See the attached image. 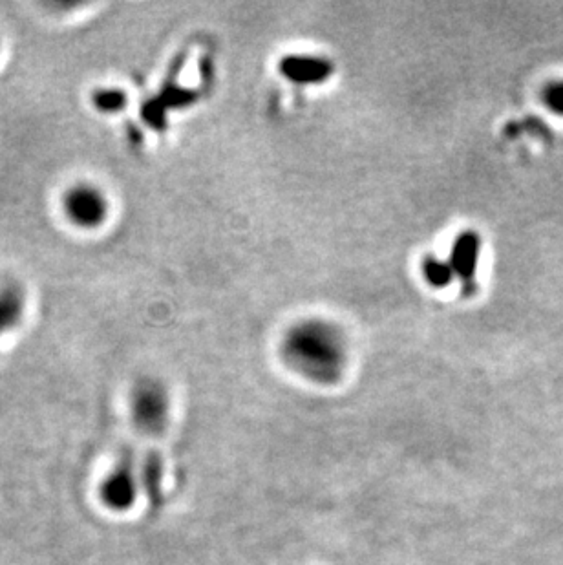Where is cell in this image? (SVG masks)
Segmentation results:
<instances>
[{
  "label": "cell",
  "instance_id": "cell-11",
  "mask_svg": "<svg viewBox=\"0 0 563 565\" xmlns=\"http://www.w3.org/2000/svg\"><path fill=\"white\" fill-rule=\"evenodd\" d=\"M145 474H147V489H149V494L150 496H154V500H156V496L160 494V459L150 458Z\"/></svg>",
  "mask_w": 563,
  "mask_h": 565
},
{
  "label": "cell",
  "instance_id": "cell-3",
  "mask_svg": "<svg viewBox=\"0 0 563 565\" xmlns=\"http://www.w3.org/2000/svg\"><path fill=\"white\" fill-rule=\"evenodd\" d=\"M64 216L70 224L83 231H96L105 225L110 214L108 196L94 183H74L61 200Z\"/></svg>",
  "mask_w": 563,
  "mask_h": 565
},
{
  "label": "cell",
  "instance_id": "cell-5",
  "mask_svg": "<svg viewBox=\"0 0 563 565\" xmlns=\"http://www.w3.org/2000/svg\"><path fill=\"white\" fill-rule=\"evenodd\" d=\"M26 313V295L17 284H0V339L15 330Z\"/></svg>",
  "mask_w": 563,
  "mask_h": 565
},
{
  "label": "cell",
  "instance_id": "cell-9",
  "mask_svg": "<svg viewBox=\"0 0 563 565\" xmlns=\"http://www.w3.org/2000/svg\"><path fill=\"white\" fill-rule=\"evenodd\" d=\"M542 103L553 114L563 118V79H554L543 86Z\"/></svg>",
  "mask_w": 563,
  "mask_h": 565
},
{
  "label": "cell",
  "instance_id": "cell-10",
  "mask_svg": "<svg viewBox=\"0 0 563 565\" xmlns=\"http://www.w3.org/2000/svg\"><path fill=\"white\" fill-rule=\"evenodd\" d=\"M426 278L436 282V284H448L450 280V271H448V266L445 262H439V260H434L430 258V262H426Z\"/></svg>",
  "mask_w": 563,
  "mask_h": 565
},
{
  "label": "cell",
  "instance_id": "cell-6",
  "mask_svg": "<svg viewBox=\"0 0 563 565\" xmlns=\"http://www.w3.org/2000/svg\"><path fill=\"white\" fill-rule=\"evenodd\" d=\"M282 74L297 83H319L330 77V63L319 57H287L282 61Z\"/></svg>",
  "mask_w": 563,
  "mask_h": 565
},
{
  "label": "cell",
  "instance_id": "cell-7",
  "mask_svg": "<svg viewBox=\"0 0 563 565\" xmlns=\"http://www.w3.org/2000/svg\"><path fill=\"white\" fill-rule=\"evenodd\" d=\"M92 105L103 114H116L127 107V94L119 88H99L92 94Z\"/></svg>",
  "mask_w": 563,
  "mask_h": 565
},
{
  "label": "cell",
  "instance_id": "cell-4",
  "mask_svg": "<svg viewBox=\"0 0 563 565\" xmlns=\"http://www.w3.org/2000/svg\"><path fill=\"white\" fill-rule=\"evenodd\" d=\"M103 505L114 512H127L138 500V478L130 461H121L99 487Z\"/></svg>",
  "mask_w": 563,
  "mask_h": 565
},
{
  "label": "cell",
  "instance_id": "cell-8",
  "mask_svg": "<svg viewBox=\"0 0 563 565\" xmlns=\"http://www.w3.org/2000/svg\"><path fill=\"white\" fill-rule=\"evenodd\" d=\"M454 249H456L454 262L459 266V273H470L476 267V258H478L479 247L476 236L457 238Z\"/></svg>",
  "mask_w": 563,
  "mask_h": 565
},
{
  "label": "cell",
  "instance_id": "cell-2",
  "mask_svg": "<svg viewBox=\"0 0 563 565\" xmlns=\"http://www.w3.org/2000/svg\"><path fill=\"white\" fill-rule=\"evenodd\" d=\"M130 417L134 427L147 436H158L170 417V395L160 379L143 377L136 381L130 392Z\"/></svg>",
  "mask_w": 563,
  "mask_h": 565
},
{
  "label": "cell",
  "instance_id": "cell-1",
  "mask_svg": "<svg viewBox=\"0 0 563 565\" xmlns=\"http://www.w3.org/2000/svg\"><path fill=\"white\" fill-rule=\"evenodd\" d=\"M280 355L289 370L309 383H339L348 370L350 346L344 331L324 319L300 320L286 331Z\"/></svg>",
  "mask_w": 563,
  "mask_h": 565
}]
</instances>
